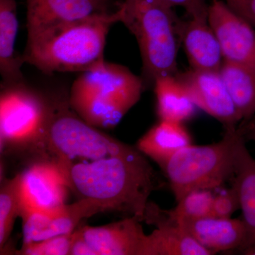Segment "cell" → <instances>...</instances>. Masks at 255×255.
I'll list each match as a JSON object with an SVG mask.
<instances>
[{
  "mask_svg": "<svg viewBox=\"0 0 255 255\" xmlns=\"http://www.w3.org/2000/svg\"><path fill=\"white\" fill-rule=\"evenodd\" d=\"M107 0H26L27 36L97 13L108 12Z\"/></svg>",
  "mask_w": 255,
  "mask_h": 255,
  "instance_id": "7c38bea8",
  "label": "cell"
},
{
  "mask_svg": "<svg viewBox=\"0 0 255 255\" xmlns=\"http://www.w3.org/2000/svg\"><path fill=\"white\" fill-rule=\"evenodd\" d=\"M245 138L239 128L234 145L232 186L237 191L242 219L246 228L241 253L255 245V159L247 148Z\"/></svg>",
  "mask_w": 255,
  "mask_h": 255,
  "instance_id": "e0dca14e",
  "label": "cell"
},
{
  "mask_svg": "<svg viewBox=\"0 0 255 255\" xmlns=\"http://www.w3.org/2000/svg\"><path fill=\"white\" fill-rule=\"evenodd\" d=\"M0 144L21 147L43 143L52 109L26 83L1 85Z\"/></svg>",
  "mask_w": 255,
  "mask_h": 255,
  "instance_id": "52a82bcc",
  "label": "cell"
},
{
  "mask_svg": "<svg viewBox=\"0 0 255 255\" xmlns=\"http://www.w3.org/2000/svg\"><path fill=\"white\" fill-rule=\"evenodd\" d=\"M75 231L64 236L50 238L45 241L23 245L19 254L26 255H70L75 238Z\"/></svg>",
  "mask_w": 255,
  "mask_h": 255,
  "instance_id": "cb8c5ba5",
  "label": "cell"
},
{
  "mask_svg": "<svg viewBox=\"0 0 255 255\" xmlns=\"http://www.w3.org/2000/svg\"><path fill=\"white\" fill-rule=\"evenodd\" d=\"M215 194L212 190L202 189L191 191L177 201L174 209L167 211L174 221L197 220L211 216Z\"/></svg>",
  "mask_w": 255,
  "mask_h": 255,
  "instance_id": "603a6c76",
  "label": "cell"
},
{
  "mask_svg": "<svg viewBox=\"0 0 255 255\" xmlns=\"http://www.w3.org/2000/svg\"><path fill=\"white\" fill-rule=\"evenodd\" d=\"M242 254L246 255H255V246L251 247V248L247 249L246 251L243 252Z\"/></svg>",
  "mask_w": 255,
  "mask_h": 255,
  "instance_id": "f546056e",
  "label": "cell"
},
{
  "mask_svg": "<svg viewBox=\"0 0 255 255\" xmlns=\"http://www.w3.org/2000/svg\"><path fill=\"white\" fill-rule=\"evenodd\" d=\"M102 212L97 203L80 199L50 212L23 213L20 216L23 221V245L70 234L82 219Z\"/></svg>",
  "mask_w": 255,
  "mask_h": 255,
  "instance_id": "8fae6325",
  "label": "cell"
},
{
  "mask_svg": "<svg viewBox=\"0 0 255 255\" xmlns=\"http://www.w3.org/2000/svg\"><path fill=\"white\" fill-rule=\"evenodd\" d=\"M175 222L214 255L234 250L240 252L246 241V228L243 219L208 216Z\"/></svg>",
  "mask_w": 255,
  "mask_h": 255,
  "instance_id": "2e32d148",
  "label": "cell"
},
{
  "mask_svg": "<svg viewBox=\"0 0 255 255\" xmlns=\"http://www.w3.org/2000/svg\"><path fill=\"white\" fill-rule=\"evenodd\" d=\"M225 2L255 28V0H225Z\"/></svg>",
  "mask_w": 255,
  "mask_h": 255,
  "instance_id": "4316f807",
  "label": "cell"
},
{
  "mask_svg": "<svg viewBox=\"0 0 255 255\" xmlns=\"http://www.w3.org/2000/svg\"><path fill=\"white\" fill-rule=\"evenodd\" d=\"M238 132L239 127L226 129L219 142L206 145L191 144L169 159L163 171L177 202L191 191L219 188L233 177Z\"/></svg>",
  "mask_w": 255,
  "mask_h": 255,
  "instance_id": "5b68a950",
  "label": "cell"
},
{
  "mask_svg": "<svg viewBox=\"0 0 255 255\" xmlns=\"http://www.w3.org/2000/svg\"><path fill=\"white\" fill-rule=\"evenodd\" d=\"M251 125H255V115L254 116V117H253V119H251V121H250L249 122H248V124H246V125L243 126V127H246V126H251Z\"/></svg>",
  "mask_w": 255,
  "mask_h": 255,
  "instance_id": "4dcf8cb0",
  "label": "cell"
},
{
  "mask_svg": "<svg viewBox=\"0 0 255 255\" xmlns=\"http://www.w3.org/2000/svg\"><path fill=\"white\" fill-rule=\"evenodd\" d=\"M173 6L185 10L189 17L207 18L208 4L206 0H164Z\"/></svg>",
  "mask_w": 255,
  "mask_h": 255,
  "instance_id": "484cf974",
  "label": "cell"
},
{
  "mask_svg": "<svg viewBox=\"0 0 255 255\" xmlns=\"http://www.w3.org/2000/svg\"><path fill=\"white\" fill-rule=\"evenodd\" d=\"M164 0H124L120 22L136 39L144 75L152 82L177 71V18Z\"/></svg>",
  "mask_w": 255,
  "mask_h": 255,
  "instance_id": "277c9868",
  "label": "cell"
},
{
  "mask_svg": "<svg viewBox=\"0 0 255 255\" xmlns=\"http://www.w3.org/2000/svg\"><path fill=\"white\" fill-rule=\"evenodd\" d=\"M178 78L187 88L197 108L219 121L226 129L241 125L243 120L219 71L190 69Z\"/></svg>",
  "mask_w": 255,
  "mask_h": 255,
  "instance_id": "30bf717a",
  "label": "cell"
},
{
  "mask_svg": "<svg viewBox=\"0 0 255 255\" xmlns=\"http://www.w3.org/2000/svg\"><path fill=\"white\" fill-rule=\"evenodd\" d=\"M239 128L241 129L245 137H248L255 142V125L246 126V127Z\"/></svg>",
  "mask_w": 255,
  "mask_h": 255,
  "instance_id": "f1b7e54d",
  "label": "cell"
},
{
  "mask_svg": "<svg viewBox=\"0 0 255 255\" xmlns=\"http://www.w3.org/2000/svg\"><path fill=\"white\" fill-rule=\"evenodd\" d=\"M240 209V202L237 191L232 186L228 190L221 191L214 195L211 216L229 219L237 210Z\"/></svg>",
  "mask_w": 255,
  "mask_h": 255,
  "instance_id": "d4e9b609",
  "label": "cell"
},
{
  "mask_svg": "<svg viewBox=\"0 0 255 255\" xmlns=\"http://www.w3.org/2000/svg\"><path fill=\"white\" fill-rule=\"evenodd\" d=\"M60 167L79 199L95 201L103 212L145 220L149 196L158 184L155 171L137 147L122 155Z\"/></svg>",
  "mask_w": 255,
  "mask_h": 255,
  "instance_id": "6da1fadb",
  "label": "cell"
},
{
  "mask_svg": "<svg viewBox=\"0 0 255 255\" xmlns=\"http://www.w3.org/2000/svg\"><path fill=\"white\" fill-rule=\"evenodd\" d=\"M143 87V80L127 67L105 60L74 81L69 105L92 127L112 128L140 100Z\"/></svg>",
  "mask_w": 255,
  "mask_h": 255,
  "instance_id": "3957f363",
  "label": "cell"
},
{
  "mask_svg": "<svg viewBox=\"0 0 255 255\" xmlns=\"http://www.w3.org/2000/svg\"><path fill=\"white\" fill-rule=\"evenodd\" d=\"M70 255H95V252L84 239L80 228L75 230V238L70 249Z\"/></svg>",
  "mask_w": 255,
  "mask_h": 255,
  "instance_id": "83f0119b",
  "label": "cell"
},
{
  "mask_svg": "<svg viewBox=\"0 0 255 255\" xmlns=\"http://www.w3.org/2000/svg\"><path fill=\"white\" fill-rule=\"evenodd\" d=\"M149 204L145 219L155 223L157 228L146 236L142 255H211L179 224L169 218L167 212Z\"/></svg>",
  "mask_w": 255,
  "mask_h": 255,
  "instance_id": "5bb4252c",
  "label": "cell"
},
{
  "mask_svg": "<svg viewBox=\"0 0 255 255\" xmlns=\"http://www.w3.org/2000/svg\"><path fill=\"white\" fill-rule=\"evenodd\" d=\"M120 18L119 9L97 13L27 36L23 63L48 75L87 71L105 61L109 31Z\"/></svg>",
  "mask_w": 255,
  "mask_h": 255,
  "instance_id": "7a4b0ae2",
  "label": "cell"
},
{
  "mask_svg": "<svg viewBox=\"0 0 255 255\" xmlns=\"http://www.w3.org/2000/svg\"><path fill=\"white\" fill-rule=\"evenodd\" d=\"M140 220L129 216L105 226L80 227L95 255H142L146 238Z\"/></svg>",
  "mask_w": 255,
  "mask_h": 255,
  "instance_id": "4fadbf2b",
  "label": "cell"
},
{
  "mask_svg": "<svg viewBox=\"0 0 255 255\" xmlns=\"http://www.w3.org/2000/svg\"><path fill=\"white\" fill-rule=\"evenodd\" d=\"M191 144L192 138L184 124L160 120L139 139L136 147L163 170L169 159Z\"/></svg>",
  "mask_w": 255,
  "mask_h": 255,
  "instance_id": "ac0fdd59",
  "label": "cell"
},
{
  "mask_svg": "<svg viewBox=\"0 0 255 255\" xmlns=\"http://www.w3.org/2000/svg\"><path fill=\"white\" fill-rule=\"evenodd\" d=\"M154 85L159 120L183 124L194 115L197 107L177 75L159 76Z\"/></svg>",
  "mask_w": 255,
  "mask_h": 255,
  "instance_id": "ffe728a7",
  "label": "cell"
},
{
  "mask_svg": "<svg viewBox=\"0 0 255 255\" xmlns=\"http://www.w3.org/2000/svg\"><path fill=\"white\" fill-rule=\"evenodd\" d=\"M219 73L243 120L239 127H243L255 115V69L224 60Z\"/></svg>",
  "mask_w": 255,
  "mask_h": 255,
  "instance_id": "44dd1931",
  "label": "cell"
},
{
  "mask_svg": "<svg viewBox=\"0 0 255 255\" xmlns=\"http://www.w3.org/2000/svg\"><path fill=\"white\" fill-rule=\"evenodd\" d=\"M44 145L60 166L122 155L132 147L100 131L63 107L52 109Z\"/></svg>",
  "mask_w": 255,
  "mask_h": 255,
  "instance_id": "8992f818",
  "label": "cell"
},
{
  "mask_svg": "<svg viewBox=\"0 0 255 255\" xmlns=\"http://www.w3.org/2000/svg\"><path fill=\"white\" fill-rule=\"evenodd\" d=\"M207 20L221 46L223 59L255 69V28L222 0H211Z\"/></svg>",
  "mask_w": 255,
  "mask_h": 255,
  "instance_id": "9c48e42d",
  "label": "cell"
},
{
  "mask_svg": "<svg viewBox=\"0 0 255 255\" xmlns=\"http://www.w3.org/2000/svg\"><path fill=\"white\" fill-rule=\"evenodd\" d=\"M20 174L4 181L0 191V246L2 249L14 226L15 220L20 216Z\"/></svg>",
  "mask_w": 255,
  "mask_h": 255,
  "instance_id": "7402d4cb",
  "label": "cell"
},
{
  "mask_svg": "<svg viewBox=\"0 0 255 255\" xmlns=\"http://www.w3.org/2000/svg\"><path fill=\"white\" fill-rule=\"evenodd\" d=\"M68 179L55 161H41L20 173L21 212H50L66 204Z\"/></svg>",
  "mask_w": 255,
  "mask_h": 255,
  "instance_id": "ba28073f",
  "label": "cell"
},
{
  "mask_svg": "<svg viewBox=\"0 0 255 255\" xmlns=\"http://www.w3.org/2000/svg\"><path fill=\"white\" fill-rule=\"evenodd\" d=\"M177 36L180 38L191 69L219 71L224 61L219 42L207 18L179 20Z\"/></svg>",
  "mask_w": 255,
  "mask_h": 255,
  "instance_id": "9a60e30c",
  "label": "cell"
},
{
  "mask_svg": "<svg viewBox=\"0 0 255 255\" xmlns=\"http://www.w3.org/2000/svg\"><path fill=\"white\" fill-rule=\"evenodd\" d=\"M16 0H0V73L1 85L25 83L22 56L15 50L18 31Z\"/></svg>",
  "mask_w": 255,
  "mask_h": 255,
  "instance_id": "d6986e66",
  "label": "cell"
}]
</instances>
